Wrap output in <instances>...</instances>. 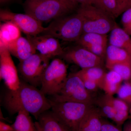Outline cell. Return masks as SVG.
Returning <instances> with one entry per match:
<instances>
[{"mask_svg":"<svg viewBox=\"0 0 131 131\" xmlns=\"http://www.w3.org/2000/svg\"><path fill=\"white\" fill-rule=\"evenodd\" d=\"M49 99L56 102H71L92 105L93 102V98L90 91L84 86L77 72L68 75L57 93L51 96Z\"/></svg>","mask_w":131,"mask_h":131,"instance_id":"cell-5","label":"cell"},{"mask_svg":"<svg viewBox=\"0 0 131 131\" xmlns=\"http://www.w3.org/2000/svg\"><path fill=\"white\" fill-rule=\"evenodd\" d=\"M118 97L131 107V81H125L120 86L117 91Z\"/></svg>","mask_w":131,"mask_h":131,"instance_id":"cell-26","label":"cell"},{"mask_svg":"<svg viewBox=\"0 0 131 131\" xmlns=\"http://www.w3.org/2000/svg\"><path fill=\"white\" fill-rule=\"evenodd\" d=\"M101 131H123L121 127L102 118Z\"/></svg>","mask_w":131,"mask_h":131,"instance_id":"cell-30","label":"cell"},{"mask_svg":"<svg viewBox=\"0 0 131 131\" xmlns=\"http://www.w3.org/2000/svg\"><path fill=\"white\" fill-rule=\"evenodd\" d=\"M61 57L68 62L75 64L83 69L95 67H103L104 60L78 45L64 50Z\"/></svg>","mask_w":131,"mask_h":131,"instance_id":"cell-10","label":"cell"},{"mask_svg":"<svg viewBox=\"0 0 131 131\" xmlns=\"http://www.w3.org/2000/svg\"><path fill=\"white\" fill-rule=\"evenodd\" d=\"M102 117L99 109L92 106L82 120L78 131H101Z\"/></svg>","mask_w":131,"mask_h":131,"instance_id":"cell-16","label":"cell"},{"mask_svg":"<svg viewBox=\"0 0 131 131\" xmlns=\"http://www.w3.org/2000/svg\"><path fill=\"white\" fill-rule=\"evenodd\" d=\"M10 1V0H0V3L1 4H4Z\"/></svg>","mask_w":131,"mask_h":131,"instance_id":"cell-35","label":"cell"},{"mask_svg":"<svg viewBox=\"0 0 131 131\" xmlns=\"http://www.w3.org/2000/svg\"><path fill=\"white\" fill-rule=\"evenodd\" d=\"M107 41V35L86 33L83 34L76 43L104 60L106 58Z\"/></svg>","mask_w":131,"mask_h":131,"instance_id":"cell-13","label":"cell"},{"mask_svg":"<svg viewBox=\"0 0 131 131\" xmlns=\"http://www.w3.org/2000/svg\"><path fill=\"white\" fill-rule=\"evenodd\" d=\"M76 4L74 0H26L24 7L26 14L42 23L67 15Z\"/></svg>","mask_w":131,"mask_h":131,"instance_id":"cell-2","label":"cell"},{"mask_svg":"<svg viewBox=\"0 0 131 131\" xmlns=\"http://www.w3.org/2000/svg\"><path fill=\"white\" fill-rule=\"evenodd\" d=\"M36 50L50 59L61 57L64 52L58 39L50 35L41 34L37 36L27 35Z\"/></svg>","mask_w":131,"mask_h":131,"instance_id":"cell-12","label":"cell"},{"mask_svg":"<svg viewBox=\"0 0 131 131\" xmlns=\"http://www.w3.org/2000/svg\"><path fill=\"white\" fill-rule=\"evenodd\" d=\"M106 98L112 105L116 112L118 111H129L130 107L127 103L118 98H115L112 95H108L105 94Z\"/></svg>","mask_w":131,"mask_h":131,"instance_id":"cell-27","label":"cell"},{"mask_svg":"<svg viewBox=\"0 0 131 131\" xmlns=\"http://www.w3.org/2000/svg\"><path fill=\"white\" fill-rule=\"evenodd\" d=\"M123 131H131V125L130 120L126 121L124 124Z\"/></svg>","mask_w":131,"mask_h":131,"instance_id":"cell-34","label":"cell"},{"mask_svg":"<svg viewBox=\"0 0 131 131\" xmlns=\"http://www.w3.org/2000/svg\"><path fill=\"white\" fill-rule=\"evenodd\" d=\"M130 122L131 125V120H130Z\"/></svg>","mask_w":131,"mask_h":131,"instance_id":"cell-38","label":"cell"},{"mask_svg":"<svg viewBox=\"0 0 131 131\" xmlns=\"http://www.w3.org/2000/svg\"><path fill=\"white\" fill-rule=\"evenodd\" d=\"M7 48L0 45V77L7 89L17 90L19 87L20 80L18 70Z\"/></svg>","mask_w":131,"mask_h":131,"instance_id":"cell-11","label":"cell"},{"mask_svg":"<svg viewBox=\"0 0 131 131\" xmlns=\"http://www.w3.org/2000/svg\"><path fill=\"white\" fill-rule=\"evenodd\" d=\"M21 31L12 21H5L0 26V45L6 47L21 37Z\"/></svg>","mask_w":131,"mask_h":131,"instance_id":"cell-17","label":"cell"},{"mask_svg":"<svg viewBox=\"0 0 131 131\" xmlns=\"http://www.w3.org/2000/svg\"><path fill=\"white\" fill-rule=\"evenodd\" d=\"M77 73L81 78H88L96 82L100 88L102 89L106 73L102 67H95L83 69Z\"/></svg>","mask_w":131,"mask_h":131,"instance_id":"cell-22","label":"cell"},{"mask_svg":"<svg viewBox=\"0 0 131 131\" xmlns=\"http://www.w3.org/2000/svg\"><path fill=\"white\" fill-rule=\"evenodd\" d=\"M81 78L82 80L84 86L90 92L96 91L98 89L100 88L99 86L96 82L88 78Z\"/></svg>","mask_w":131,"mask_h":131,"instance_id":"cell-31","label":"cell"},{"mask_svg":"<svg viewBox=\"0 0 131 131\" xmlns=\"http://www.w3.org/2000/svg\"><path fill=\"white\" fill-rule=\"evenodd\" d=\"M77 13L82 18L83 34L107 35L118 26L113 17L94 5H81Z\"/></svg>","mask_w":131,"mask_h":131,"instance_id":"cell-3","label":"cell"},{"mask_svg":"<svg viewBox=\"0 0 131 131\" xmlns=\"http://www.w3.org/2000/svg\"><path fill=\"white\" fill-rule=\"evenodd\" d=\"M0 19L1 21L4 22L12 21L26 35L34 36L40 35L45 29L42 23L26 13H16L7 9H1Z\"/></svg>","mask_w":131,"mask_h":131,"instance_id":"cell-9","label":"cell"},{"mask_svg":"<svg viewBox=\"0 0 131 131\" xmlns=\"http://www.w3.org/2000/svg\"><path fill=\"white\" fill-rule=\"evenodd\" d=\"M12 126L13 131H38L30 114L24 110H20L18 113L15 121Z\"/></svg>","mask_w":131,"mask_h":131,"instance_id":"cell-21","label":"cell"},{"mask_svg":"<svg viewBox=\"0 0 131 131\" xmlns=\"http://www.w3.org/2000/svg\"><path fill=\"white\" fill-rule=\"evenodd\" d=\"M93 5L115 18L116 0H95Z\"/></svg>","mask_w":131,"mask_h":131,"instance_id":"cell-25","label":"cell"},{"mask_svg":"<svg viewBox=\"0 0 131 131\" xmlns=\"http://www.w3.org/2000/svg\"><path fill=\"white\" fill-rule=\"evenodd\" d=\"M123 29L128 34L131 35V8L123 13L121 18Z\"/></svg>","mask_w":131,"mask_h":131,"instance_id":"cell-28","label":"cell"},{"mask_svg":"<svg viewBox=\"0 0 131 131\" xmlns=\"http://www.w3.org/2000/svg\"><path fill=\"white\" fill-rule=\"evenodd\" d=\"M68 66L62 59L56 58L49 64L43 75L40 90L46 95H55L62 86L68 75Z\"/></svg>","mask_w":131,"mask_h":131,"instance_id":"cell-8","label":"cell"},{"mask_svg":"<svg viewBox=\"0 0 131 131\" xmlns=\"http://www.w3.org/2000/svg\"><path fill=\"white\" fill-rule=\"evenodd\" d=\"M6 47L10 54L18 59L20 62L35 54L37 51L29 39L22 36Z\"/></svg>","mask_w":131,"mask_h":131,"instance_id":"cell-14","label":"cell"},{"mask_svg":"<svg viewBox=\"0 0 131 131\" xmlns=\"http://www.w3.org/2000/svg\"><path fill=\"white\" fill-rule=\"evenodd\" d=\"M121 77L114 71L110 70L106 73L103 80L102 89L106 94L113 96L117 94L123 81Z\"/></svg>","mask_w":131,"mask_h":131,"instance_id":"cell-20","label":"cell"},{"mask_svg":"<svg viewBox=\"0 0 131 131\" xmlns=\"http://www.w3.org/2000/svg\"><path fill=\"white\" fill-rule=\"evenodd\" d=\"M115 18L118 17L127 10L131 8V0H116Z\"/></svg>","mask_w":131,"mask_h":131,"instance_id":"cell-29","label":"cell"},{"mask_svg":"<svg viewBox=\"0 0 131 131\" xmlns=\"http://www.w3.org/2000/svg\"><path fill=\"white\" fill-rule=\"evenodd\" d=\"M96 103L100 108L99 109L102 117L113 120L116 114V110L106 98L105 95L98 99Z\"/></svg>","mask_w":131,"mask_h":131,"instance_id":"cell-23","label":"cell"},{"mask_svg":"<svg viewBox=\"0 0 131 131\" xmlns=\"http://www.w3.org/2000/svg\"><path fill=\"white\" fill-rule=\"evenodd\" d=\"M50 59L36 53L20 62L18 70L22 80L37 88L41 87L42 78Z\"/></svg>","mask_w":131,"mask_h":131,"instance_id":"cell-7","label":"cell"},{"mask_svg":"<svg viewBox=\"0 0 131 131\" xmlns=\"http://www.w3.org/2000/svg\"><path fill=\"white\" fill-rule=\"evenodd\" d=\"M1 103L10 115L24 110L32 115L37 120L40 114L51 107L50 100L40 89L22 80L18 89H7L5 91Z\"/></svg>","mask_w":131,"mask_h":131,"instance_id":"cell-1","label":"cell"},{"mask_svg":"<svg viewBox=\"0 0 131 131\" xmlns=\"http://www.w3.org/2000/svg\"><path fill=\"white\" fill-rule=\"evenodd\" d=\"M129 113L131 115V107H130V109H129Z\"/></svg>","mask_w":131,"mask_h":131,"instance_id":"cell-36","label":"cell"},{"mask_svg":"<svg viewBox=\"0 0 131 131\" xmlns=\"http://www.w3.org/2000/svg\"><path fill=\"white\" fill-rule=\"evenodd\" d=\"M12 125H9L3 121H0V131H13Z\"/></svg>","mask_w":131,"mask_h":131,"instance_id":"cell-32","label":"cell"},{"mask_svg":"<svg viewBox=\"0 0 131 131\" xmlns=\"http://www.w3.org/2000/svg\"><path fill=\"white\" fill-rule=\"evenodd\" d=\"M108 70L114 71L118 73L124 81H131V62L115 64Z\"/></svg>","mask_w":131,"mask_h":131,"instance_id":"cell-24","label":"cell"},{"mask_svg":"<svg viewBox=\"0 0 131 131\" xmlns=\"http://www.w3.org/2000/svg\"><path fill=\"white\" fill-rule=\"evenodd\" d=\"M106 67L109 68L115 64L131 62V54L121 48L109 45L106 52Z\"/></svg>","mask_w":131,"mask_h":131,"instance_id":"cell-18","label":"cell"},{"mask_svg":"<svg viewBox=\"0 0 131 131\" xmlns=\"http://www.w3.org/2000/svg\"><path fill=\"white\" fill-rule=\"evenodd\" d=\"M35 122L36 127L40 131H70L51 110H47L40 114Z\"/></svg>","mask_w":131,"mask_h":131,"instance_id":"cell-15","label":"cell"},{"mask_svg":"<svg viewBox=\"0 0 131 131\" xmlns=\"http://www.w3.org/2000/svg\"><path fill=\"white\" fill-rule=\"evenodd\" d=\"M77 3H79L81 5H93L95 0H74Z\"/></svg>","mask_w":131,"mask_h":131,"instance_id":"cell-33","label":"cell"},{"mask_svg":"<svg viewBox=\"0 0 131 131\" xmlns=\"http://www.w3.org/2000/svg\"><path fill=\"white\" fill-rule=\"evenodd\" d=\"M36 128H37V127H36ZM37 130H38V131H40V130H39V129H37Z\"/></svg>","mask_w":131,"mask_h":131,"instance_id":"cell-37","label":"cell"},{"mask_svg":"<svg viewBox=\"0 0 131 131\" xmlns=\"http://www.w3.org/2000/svg\"><path fill=\"white\" fill-rule=\"evenodd\" d=\"M111 32L109 45L124 49L131 54V38L130 35L118 26Z\"/></svg>","mask_w":131,"mask_h":131,"instance_id":"cell-19","label":"cell"},{"mask_svg":"<svg viewBox=\"0 0 131 131\" xmlns=\"http://www.w3.org/2000/svg\"><path fill=\"white\" fill-rule=\"evenodd\" d=\"M50 101L52 112L70 131H78L82 120L93 106L78 102H56Z\"/></svg>","mask_w":131,"mask_h":131,"instance_id":"cell-6","label":"cell"},{"mask_svg":"<svg viewBox=\"0 0 131 131\" xmlns=\"http://www.w3.org/2000/svg\"><path fill=\"white\" fill-rule=\"evenodd\" d=\"M82 34V18L77 13L55 19L41 34L50 35L67 42H76Z\"/></svg>","mask_w":131,"mask_h":131,"instance_id":"cell-4","label":"cell"}]
</instances>
